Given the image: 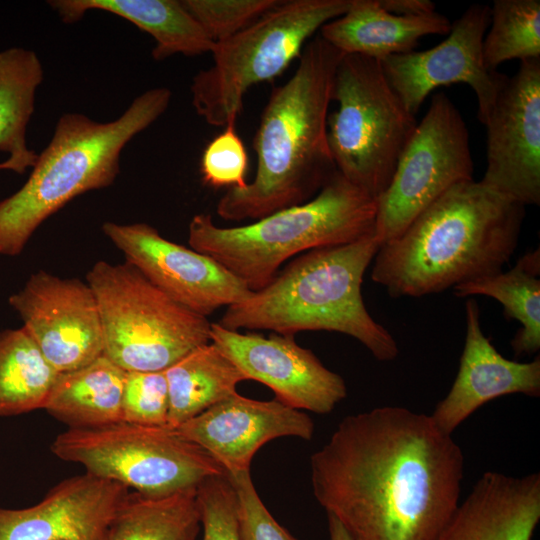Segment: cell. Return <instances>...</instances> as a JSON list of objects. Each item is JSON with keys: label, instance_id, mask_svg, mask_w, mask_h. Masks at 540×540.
Segmentation results:
<instances>
[{"label": "cell", "instance_id": "6da1fadb", "mask_svg": "<svg viewBox=\"0 0 540 540\" xmlns=\"http://www.w3.org/2000/svg\"><path fill=\"white\" fill-rule=\"evenodd\" d=\"M314 497L352 540H436L459 505L464 455L430 415H349L310 458Z\"/></svg>", "mask_w": 540, "mask_h": 540}, {"label": "cell", "instance_id": "7a4b0ae2", "mask_svg": "<svg viewBox=\"0 0 540 540\" xmlns=\"http://www.w3.org/2000/svg\"><path fill=\"white\" fill-rule=\"evenodd\" d=\"M344 54L320 35L308 41L294 74L273 88L253 138L252 182L232 187L216 213L230 221L258 220L312 199L337 171L327 136L328 109Z\"/></svg>", "mask_w": 540, "mask_h": 540}, {"label": "cell", "instance_id": "3957f363", "mask_svg": "<svg viewBox=\"0 0 540 540\" xmlns=\"http://www.w3.org/2000/svg\"><path fill=\"white\" fill-rule=\"evenodd\" d=\"M524 216L525 206L480 181L456 184L379 247L371 279L400 298L496 274L517 247Z\"/></svg>", "mask_w": 540, "mask_h": 540}, {"label": "cell", "instance_id": "277c9868", "mask_svg": "<svg viewBox=\"0 0 540 540\" xmlns=\"http://www.w3.org/2000/svg\"><path fill=\"white\" fill-rule=\"evenodd\" d=\"M380 246L371 234L304 252L265 287L228 306L218 323L230 330L294 336L309 330L338 332L358 340L377 360L392 361L398 345L369 314L361 292L364 274Z\"/></svg>", "mask_w": 540, "mask_h": 540}, {"label": "cell", "instance_id": "5b68a950", "mask_svg": "<svg viewBox=\"0 0 540 540\" xmlns=\"http://www.w3.org/2000/svg\"><path fill=\"white\" fill-rule=\"evenodd\" d=\"M171 96L166 87L149 89L109 122L61 115L27 181L0 200V255L20 254L38 227L68 202L113 184L124 147L167 110Z\"/></svg>", "mask_w": 540, "mask_h": 540}, {"label": "cell", "instance_id": "8992f818", "mask_svg": "<svg viewBox=\"0 0 540 540\" xmlns=\"http://www.w3.org/2000/svg\"><path fill=\"white\" fill-rule=\"evenodd\" d=\"M376 210L374 198L336 171L312 199L247 225L220 227L210 214H196L188 243L254 292L298 254L374 234Z\"/></svg>", "mask_w": 540, "mask_h": 540}, {"label": "cell", "instance_id": "52a82bcc", "mask_svg": "<svg viewBox=\"0 0 540 540\" xmlns=\"http://www.w3.org/2000/svg\"><path fill=\"white\" fill-rule=\"evenodd\" d=\"M352 0L279 1L232 37L216 42L213 62L192 80V105L209 125L235 124L254 85L282 74L311 36L345 14Z\"/></svg>", "mask_w": 540, "mask_h": 540}, {"label": "cell", "instance_id": "ba28073f", "mask_svg": "<svg viewBox=\"0 0 540 540\" xmlns=\"http://www.w3.org/2000/svg\"><path fill=\"white\" fill-rule=\"evenodd\" d=\"M86 282L99 308L103 355L124 371H165L211 342L207 317L173 300L128 262L98 261Z\"/></svg>", "mask_w": 540, "mask_h": 540}, {"label": "cell", "instance_id": "9c48e42d", "mask_svg": "<svg viewBox=\"0 0 540 540\" xmlns=\"http://www.w3.org/2000/svg\"><path fill=\"white\" fill-rule=\"evenodd\" d=\"M327 136L337 171L375 200L387 189L417 126L378 59L344 54L337 66Z\"/></svg>", "mask_w": 540, "mask_h": 540}, {"label": "cell", "instance_id": "30bf717a", "mask_svg": "<svg viewBox=\"0 0 540 540\" xmlns=\"http://www.w3.org/2000/svg\"><path fill=\"white\" fill-rule=\"evenodd\" d=\"M58 458L87 473L118 482L150 498L196 489L226 474L203 448L168 426L127 422L91 429H67L51 444Z\"/></svg>", "mask_w": 540, "mask_h": 540}, {"label": "cell", "instance_id": "8fae6325", "mask_svg": "<svg viewBox=\"0 0 540 540\" xmlns=\"http://www.w3.org/2000/svg\"><path fill=\"white\" fill-rule=\"evenodd\" d=\"M466 123L444 93L430 106L404 148L387 189L376 199L374 235L380 245L400 236L448 189L473 180Z\"/></svg>", "mask_w": 540, "mask_h": 540}, {"label": "cell", "instance_id": "7c38bea8", "mask_svg": "<svg viewBox=\"0 0 540 540\" xmlns=\"http://www.w3.org/2000/svg\"><path fill=\"white\" fill-rule=\"evenodd\" d=\"M490 18V6L472 4L451 25L448 37L435 47L380 60L388 83L408 112L415 116L437 87L464 83L475 92L477 116L485 123L508 78L489 70L483 61L482 43Z\"/></svg>", "mask_w": 540, "mask_h": 540}, {"label": "cell", "instance_id": "4fadbf2b", "mask_svg": "<svg viewBox=\"0 0 540 540\" xmlns=\"http://www.w3.org/2000/svg\"><path fill=\"white\" fill-rule=\"evenodd\" d=\"M486 170L480 182L504 198L540 203V59L520 61L483 124Z\"/></svg>", "mask_w": 540, "mask_h": 540}, {"label": "cell", "instance_id": "5bb4252c", "mask_svg": "<svg viewBox=\"0 0 540 540\" xmlns=\"http://www.w3.org/2000/svg\"><path fill=\"white\" fill-rule=\"evenodd\" d=\"M8 302L57 372L76 370L103 355L99 308L87 282L39 270Z\"/></svg>", "mask_w": 540, "mask_h": 540}, {"label": "cell", "instance_id": "9a60e30c", "mask_svg": "<svg viewBox=\"0 0 540 540\" xmlns=\"http://www.w3.org/2000/svg\"><path fill=\"white\" fill-rule=\"evenodd\" d=\"M106 237L151 283L191 311L208 317L251 291L211 257L164 238L147 223L102 225Z\"/></svg>", "mask_w": 540, "mask_h": 540}, {"label": "cell", "instance_id": "2e32d148", "mask_svg": "<svg viewBox=\"0 0 540 540\" xmlns=\"http://www.w3.org/2000/svg\"><path fill=\"white\" fill-rule=\"evenodd\" d=\"M210 337L247 380L266 385L291 408L327 414L347 396L344 379L301 347L294 335L272 332L265 337L211 323Z\"/></svg>", "mask_w": 540, "mask_h": 540}, {"label": "cell", "instance_id": "e0dca14e", "mask_svg": "<svg viewBox=\"0 0 540 540\" xmlns=\"http://www.w3.org/2000/svg\"><path fill=\"white\" fill-rule=\"evenodd\" d=\"M174 429L234 474L250 470L256 452L273 439L311 440L314 423L277 399L259 401L235 393Z\"/></svg>", "mask_w": 540, "mask_h": 540}, {"label": "cell", "instance_id": "ac0fdd59", "mask_svg": "<svg viewBox=\"0 0 540 540\" xmlns=\"http://www.w3.org/2000/svg\"><path fill=\"white\" fill-rule=\"evenodd\" d=\"M129 492L87 472L64 479L33 506L0 507V540H108L111 522Z\"/></svg>", "mask_w": 540, "mask_h": 540}, {"label": "cell", "instance_id": "d6986e66", "mask_svg": "<svg viewBox=\"0 0 540 540\" xmlns=\"http://www.w3.org/2000/svg\"><path fill=\"white\" fill-rule=\"evenodd\" d=\"M466 336L453 385L430 415L445 433L454 430L485 403L501 396H540V358L518 362L502 356L484 335L475 299L465 303Z\"/></svg>", "mask_w": 540, "mask_h": 540}, {"label": "cell", "instance_id": "ffe728a7", "mask_svg": "<svg viewBox=\"0 0 540 540\" xmlns=\"http://www.w3.org/2000/svg\"><path fill=\"white\" fill-rule=\"evenodd\" d=\"M539 521V473L486 471L436 540H532Z\"/></svg>", "mask_w": 540, "mask_h": 540}, {"label": "cell", "instance_id": "44dd1931", "mask_svg": "<svg viewBox=\"0 0 540 540\" xmlns=\"http://www.w3.org/2000/svg\"><path fill=\"white\" fill-rule=\"evenodd\" d=\"M451 23L434 11L417 15L392 14L379 0H352L348 11L320 28L319 35L343 54L381 60L414 51L431 34H448Z\"/></svg>", "mask_w": 540, "mask_h": 540}, {"label": "cell", "instance_id": "7402d4cb", "mask_svg": "<svg viewBox=\"0 0 540 540\" xmlns=\"http://www.w3.org/2000/svg\"><path fill=\"white\" fill-rule=\"evenodd\" d=\"M64 23L81 20L92 10L109 12L134 24L155 41L152 57L211 53L215 42L183 6L181 0H50Z\"/></svg>", "mask_w": 540, "mask_h": 540}, {"label": "cell", "instance_id": "603a6c76", "mask_svg": "<svg viewBox=\"0 0 540 540\" xmlns=\"http://www.w3.org/2000/svg\"><path fill=\"white\" fill-rule=\"evenodd\" d=\"M125 373L104 355L84 367L59 373L43 409L69 429L122 422Z\"/></svg>", "mask_w": 540, "mask_h": 540}, {"label": "cell", "instance_id": "cb8c5ba5", "mask_svg": "<svg viewBox=\"0 0 540 540\" xmlns=\"http://www.w3.org/2000/svg\"><path fill=\"white\" fill-rule=\"evenodd\" d=\"M44 78L33 50L11 47L0 51V152L7 170L23 174L38 154L27 145V127L34 113L36 92Z\"/></svg>", "mask_w": 540, "mask_h": 540}, {"label": "cell", "instance_id": "d4e9b609", "mask_svg": "<svg viewBox=\"0 0 540 540\" xmlns=\"http://www.w3.org/2000/svg\"><path fill=\"white\" fill-rule=\"evenodd\" d=\"M169 392L167 426L176 428L237 393L247 380L213 342L204 344L164 371Z\"/></svg>", "mask_w": 540, "mask_h": 540}, {"label": "cell", "instance_id": "484cf974", "mask_svg": "<svg viewBox=\"0 0 540 540\" xmlns=\"http://www.w3.org/2000/svg\"><path fill=\"white\" fill-rule=\"evenodd\" d=\"M540 253H525L507 272L478 278L453 288L457 297L484 295L499 301L504 316L521 327L511 341L515 355H531L540 349Z\"/></svg>", "mask_w": 540, "mask_h": 540}, {"label": "cell", "instance_id": "4316f807", "mask_svg": "<svg viewBox=\"0 0 540 540\" xmlns=\"http://www.w3.org/2000/svg\"><path fill=\"white\" fill-rule=\"evenodd\" d=\"M200 530L196 489L162 498L133 491L117 510L108 540H197Z\"/></svg>", "mask_w": 540, "mask_h": 540}, {"label": "cell", "instance_id": "83f0119b", "mask_svg": "<svg viewBox=\"0 0 540 540\" xmlns=\"http://www.w3.org/2000/svg\"><path fill=\"white\" fill-rule=\"evenodd\" d=\"M58 374L23 326L0 331V416L43 409Z\"/></svg>", "mask_w": 540, "mask_h": 540}, {"label": "cell", "instance_id": "f1b7e54d", "mask_svg": "<svg viewBox=\"0 0 540 540\" xmlns=\"http://www.w3.org/2000/svg\"><path fill=\"white\" fill-rule=\"evenodd\" d=\"M482 43L485 66L492 71L512 59H540V1L496 0Z\"/></svg>", "mask_w": 540, "mask_h": 540}, {"label": "cell", "instance_id": "f546056e", "mask_svg": "<svg viewBox=\"0 0 540 540\" xmlns=\"http://www.w3.org/2000/svg\"><path fill=\"white\" fill-rule=\"evenodd\" d=\"M280 0H181L213 42L245 29Z\"/></svg>", "mask_w": 540, "mask_h": 540}, {"label": "cell", "instance_id": "4dcf8cb0", "mask_svg": "<svg viewBox=\"0 0 540 540\" xmlns=\"http://www.w3.org/2000/svg\"><path fill=\"white\" fill-rule=\"evenodd\" d=\"M169 392L164 371H126L122 393V421L167 426Z\"/></svg>", "mask_w": 540, "mask_h": 540}, {"label": "cell", "instance_id": "1f68e13d", "mask_svg": "<svg viewBox=\"0 0 540 540\" xmlns=\"http://www.w3.org/2000/svg\"><path fill=\"white\" fill-rule=\"evenodd\" d=\"M202 540H241L237 497L227 473L207 478L196 488Z\"/></svg>", "mask_w": 540, "mask_h": 540}, {"label": "cell", "instance_id": "d6a6232c", "mask_svg": "<svg viewBox=\"0 0 540 540\" xmlns=\"http://www.w3.org/2000/svg\"><path fill=\"white\" fill-rule=\"evenodd\" d=\"M200 170L203 182L214 188H242L247 184L248 155L235 131V124H228L222 133L207 144L201 157Z\"/></svg>", "mask_w": 540, "mask_h": 540}, {"label": "cell", "instance_id": "836d02e7", "mask_svg": "<svg viewBox=\"0 0 540 540\" xmlns=\"http://www.w3.org/2000/svg\"><path fill=\"white\" fill-rule=\"evenodd\" d=\"M227 476L237 497L241 540H298L268 511L252 482L250 470Z\"/></svg>", "mask_w": 540, "mask_h": 540}, {"label": "cell", "instance_id": "e575fe53", "mask_svg": "<svg viewBox=\"0 0 540 540\" xmlns=\"http://www.w3.org/2000/svg\"><path fill=\"white\" fill-rule=\"evenodd\" d=\"M386 11L396 15H417L435 11V4L429 0H379Z\"/></svg>", "mask_w": 540, "mask_h": 540}, {"label": "cell", "instance_id": "d590c367", "mask_svg": "<svg viewBox=\"0 0 540 540\" xmlns=\"http://www.w3.org/2000/svg\"><path fill=\"white\" fill-rule=\"evenodd\" d=\"M329 540H352L340 522L330 514H327Z\"/></svg>", "mask_w": 540, "mask_h": 540}]
</instances>
